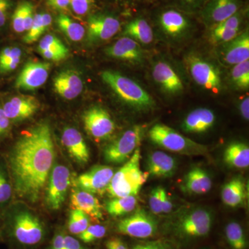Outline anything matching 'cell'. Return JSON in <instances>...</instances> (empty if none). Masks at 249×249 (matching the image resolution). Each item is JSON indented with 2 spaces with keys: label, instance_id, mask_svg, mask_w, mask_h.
Here are the masks:
<instances>
[{
  "label": "cell",
  "instance_id": "6da1fadb",
  "mask_svg": "<svg viewBox=\"0 0 249 249\" xmlns=\"http://www.w3.org/2000/svg\"><path fill=\"white\" fill-rule=\"evenodd\" d=\"M3 157L15 194L36 202L48 179L55 157L50 125L42 122L23 132Z\"/></svg>",
  "mask_w": 249,
  "mask_h": 249
},
{
  "label": "cell",
  "instance_id": "7a4b0ae2",
  "mask_svg": "<svg viewBox=\"0 0 249 249\" xmlns=\"http://www.w3.org/2000/svg\"><path fill=\"white\" fill-rule=\"evenodd\" d=\"M1 220L2 238L24 246L38 245L45 237V230L40 219L27 211L4 213Z\"/></svg>",
  "mask_w": 249,
  "mask_h": 249
},
{
  "label": "cell",
  "instance_id": "3957f363",
  "mask_svg": "<svg viewBox=\"0 0 249 249\" xmlns=\"http://www.w3.org/2000/svg\"><path fill=\"white\" fill-rule=\"evenodd\" d=\"M141 152L138 147L124 164L114 174L107 192L113 198L137 196L146 182L149 174L140 167Z\"/></svg>",
  "mask_w": 249,
  "mask_h": 249
},
{
  "label": "cell",
  "instance_id": "277c9868",
  "mask_svg": "<svg viewBox=\"0 0 249 249\" xmlns=\"http://www.w3.org/2000/svg\"><path fill=\"white\" fill-rule=\"evenodd\" d=\"M106 84L131 107L141 111L150 110L155 107V101L137 82L119 72L106 70L101 73Z\"/></svg>",
  "mask_w": 249,
  "mask_h": 249
},
{
  "label": "cell",
  "instance_id": "5b68a950",
  "mask_svg": "<svg viewBox=\"0 0 249 249\" xmlns=\"http://www.w3.org/2000/svg\"><path fill=\"white\" fill-rule=\"evenodd\" d=\"M148 135L153 143L169 151L189 155H204L207 152V147L187 138L164 124H155Z\"/></svg>",
  "mask_w": 249,
  "mask_h": 249
},
{
  "label": "cell",
  "instance_id": "8992f818",
  "mask_svg": "<svg viewBox=\"0 0 249 249\" xmlns=\"http://www.w3.org/2000/svg\"><path fill=\"white\" fill-rule=\"evenodd\" d=\"M185 61L188 72L196 84L211 92H220L222 78L215 65L194 53L187 55Z\"/></svg>",
  "mask_w": 249,
  "mask_h": 249
},
{
  "label": "cell",
  "instance_id": "52a82bcc",
  "mask_svg": "<svg viewBox=\"0 0 249 249\" xmlns=\"http://www.w3.org/2000/svg\"><path fill=\"white\" fill-rule=\"evenodd\" d=\"M143 132L142 125H135L125 131L105 149V160L108 163L116 164L127 161L139 147Z\"/></svg>",
  "mask_w": 249,
  "mask_h": 249
},
{
  "label": "cell",
  "instance_id": "ba28073f",
  "mask_svg": "<svg viewBox=\"0 0 249 249\" xmlns=\"http://www.w3.org/2000/svg\"><path fill=\"white\" fill-rule=\"evenodd\" d=\"M213 222L212 213L199 208L187 213L180 218L175 226L178 235L183 237H202L211 231Z\"/></svg>",
  "mask_w": 249,
  "mask_h": 249
},
{
  "label": "cell",
  "instance_id": "9c48e42d",
  "mask_svg": "<svg viewBox=\"0 0 249 249\" xmlns=\"http://www.w3.org/2000/svg\"><path fill=\"white\" fill-rule=\"evenodd\" d=\"M118 232L123 235L146 239L155 235L158 229L157 219L145 210L139 209L132 215L118 223Z\"/></svg>",
  "mask_w": 249,
  "mask_h": 249
},
{
  "label": "cell",
  "instance_id": "30bf717a",
  "mask_svg": "<svg viewBox=\"0 0 249 249\" xmlns=\"http://www.w3.org/2000/svg\"><path fill=\"white\" fill-rule=\"evenodd\" d=\"M85 130L96 142L107 140L115 131V123L103 107L95 106L83 114Z\"/></svg>",
  "mask_w": 249,
  "mask_h": 249
},
{
  "label": "cell",
  "instance_id": "8fae6325",
  "mask_svg": "<svg viewBox=\"0 0 249 249\" xmlns=\"http://www.w3.org/2000/svg\"><path fill=\"white\" fill-rule=\"evenodd\" d=\"M71 183L70 170L63 165H56L49 175L46 202L49 209L58 210L66 199Z\"/></svg>",
  "mask_w": 249,
  "mask_h": 249
},
{
  "label": "cell",
  "instance_id": "7c38bea8",
  "mask_svg": "<svg viewBox=\"0 0 249 249\" xmlns=\"http://www.w3.org/2000/svg\"><path fill=\"white\" fill-rule=\"evenodd\" d=\"M114 170L107 165H95L87 173L82 174L77 178L80 189L91 194L103 195L107 192Z\"/></svg>",
  "mask_w": 249,
  "mask_h": 249
},
{
  "label": "cell",
  "instance_id": "4fadbf2b",
  "mask_svg": "<svg viewBox=\"0 0 249 249\" xmlns=\"http://www.w3.org/2000/svg\"><path fill=\"white\" fill-rule=\"evenodd\" d=\"M50 66L49 62H27L18 74L15 88L25 91H34L40 88L48 79Z\"/></svg>",
  "mask_w": 249,
  "mask_h": 249
},
{
  "label": "cell",
  "instance_id": "5bb4252c",
  "mask_svg": "<svg viewBox=\"0 0 249 249\" xmlns=\"http://www.w3.org/2000/svg\"><path fill=\"white\" fill-rule=\"evenodd\" d=\"M121 29L120 21L111 15H91L88 19L87 37L89 42L109 40Z\"/></svg>",
  "mask_w": 249,
  "mask_h": 249
},
{
  "label": "cell",
  "instance_id": "9a60e30c",
  "mask_svg": "<svg viewBox=\"0 0 249 249\" xmlns=\"http://www.w3.org/2000/svg\"><path fill=\"white\" fill-rule=\"evenodd\" d=\"M3 109L11 123H16L31 117L37 111L40 103L34 96H9L0 98Z\"/></svg>",
  "mask_w": 249,
  "mask_h": 249
},
{
  "label": "cell",
  "instance_id": "2e32d148",
  "mask_svg": "<svg viewBox=\"0 0 249 249\" xmlns=\"http://www.w3.org/2000/svg\"><path fill=\"white\" fill-rule=\"evenodd\" d=\"M160 29L168 37L179 38L189 32L191 21L186 15L177 9H168L161 11L158 17Z\"/></svg>",
  "mask_w": 249,
  "mask_h": 249
},
{
  "label": "cell",
  "instance_id": "e0dca14e",
  "mask_svg": "<svg viewBox=\"0 0 249 249\" xmlns=\"http://www.w3.org/2000/svg\"><path fill=\"white\" fill-rule=\"evenodd\" d=\"M240 0H208L201 15L208 25L219 24L240 11Z\"/></svg>",
  "mask_w": 249,
  "mask_h": 249
},
{
  "label": "cell",
  "instance_id": "ac0fdd59",
  "mask_svg": "<svg viewBox=\"0 0 249 249\" xmlns=\"http://www.w3.org/2000/svg\"><path fill=\"white\" fill-rule=\"evenodd\" d=\"M152 73L154 80L164 92L173 96L183 92L184 86L182 81L168 62H156L152 69Z\"/></svg>",
  "mask_w": 249,
  "mask_h": 249
},
{
  "label": "cell",
  "instance_id": "d6986e66",
  "mask_svg": "<svg viewBox=\"0 0 249 249\" xmlns=\"http://www.w3.org/2000/svg\"><path fill=\"white\" fill-rule=\"evenodd\" d=\"M105 52L108 56L132 64H141L143 61V52L140 45L127 36L121 37L107 47Z\"/></svg>",
  "mask_w": 249,
  "mask_h": 249
},
{
  "label": "cell",
  "instance_id": "ffe728a7",
  "mask_svg": "<svg viewBox=\"0 0 249 249\" xmlns=\"http://www.w3.org/2000/svg\"><path fill=\"white\" fill-rule=\"evenodd\" d=\"M220 55L222 61L228 65H235L249 60V31H245L232 40L224 44Z\"/></svg>",
  "mask_w": 249,
  "mask_h": 249
},
{
  "label": "cell",
  "instance_id": "44dd1931",
  "mask_svg": "<svg viewBox=\"0 0 249 249\" xmlns=\"http://www.w3.org/2000/svg\"><path fill=\"white\" fill-rule=\"evenodd\" d=\"M55 92L66 100L74 99L83 89L81 77L73 70H65L57 74L53 79Z\"/></svg>",
  "mask_w": 249,
  "mask_h": 249
},
{
  "label": "cell",
  "instance_id": "7402d4cb",
  "mask_svg": "<svg viewBox=\"0 0 249 249\" xmlns=\"http://www.w3.org/2000/svg\"><path fill=\"white\" fill-rule=\"evenodd\" d=\"M62 143L73 160L85 164L89 160V149L79 131L73 127H66L62 132Z\"/></svg>",
  "mask_w": 249,
  "mask_h": 249
},
{
  "label": "cell",
  "instance_id": "603a6c76",
  "mask_svg": "<svg viewBox=\"0 0 249 249\" xmlns=\"http://www.w3.org/2000/svg\"><path fill=\"white\" fill-rule=\"evenodd\" d=\"M215 120V114L211 109L197 108L186 116L183 121L181 127L184 132L188 133H204L214 125Z\"/></svg>",
  "mask_w": 249,
  "mask_h": 249
},
{
  "label": "cell",
  "instance_id": "cb8c5ba5",
  "mask_svg": "<svg viewBox=\"0 0 249 249\" xmlns=\"http://www.w3.org/2000/svg\"><path fill=\"white\" fill-rule=\"evenodd\" d=\"M146 162L147 173L157 178H171L178 169L176 160L164 152H151Z\"/></svg>",
  "mask_w": 249,
  "mask_h": 249
},
{
  "label": "cell",
  "instance_id": "d4e9b609",
  "mask_svg": "<svg viewBox=\"0 0 249 249\" xmlns=\"http://www.w3.org/2000/svg\"><path fill=\"white\" fill-rule=\"evenodd\" d=\"M70 201L72 209L83 211L96 220L103 219L101 205L97 198L91 193L81 189L76 190L72 192Z\"/></svg>",
  "mask_w": 249,
  "mask_h": 249
},
{
  "label": "cell",
  "instance_id": "484cf974",
  "mask_svg": "<svg viewBox=\"0 0 249 249\" xmlns=\"http://www.w3.org/2000/svg\"><path fill=\"white\" fill-rule=\"evenodd\" d=\"M212 180L209 174L201 168H194L186 174L181 189L189 194L204 195L211 191Z\"/></svg>",
  "mask_w": 249,
  "mask_h": 249
},
{
  "label": "cell",
  "instance_id": "4316f807",
  "mask_svg": "<svg viewBox=\"0 0 249 249\" xmlns=\"http://www.w3.org/2000/svg\"><path fill=\"white\" fill-rule=\"evenodd\" d=\"M221 196L223 203L229 207L236 208L245 203L247 191L243 179L235 178L223 186Z\"/></svg>",
  "mask_w": 249,
  "mask_h": 249
},
{
  "label": "cell",
  "instance_id": "83f0119b",
  "mask_svg": "<svg viewBox=\"0 0 249 249\" xmlns=\"http://www.w3.org/2000/svg\"><path fill=\"white\" fill-rule=\"evenodd\" d=\"M224 160L229 166L244 169L249 166V147L242 142H232L225 149Z\"/></svg>",
  "mask_w": 249,
  "mask_h": 249
},
{
  "label": "cell",
  "instance_id": "f1b7e54d",
  "mask_svg": "<svg viewBox=\"0 0 249 249\" xmlns=\"http://www.w3.org/2000/svg\"><path fill=\"white\" fill-rule=\"evenodd\" d=\"M124 35L142 45H149L154 38L152 27L142 18H137L130 21L124 27Z\"/></svg>",
  "mask_w": 249,
  "mask_h": 249
},
{
  "label": "cell",
  "instance_id": "f546056e",
  "mask_svg": "<svg viewBox=\"0 0 249 249\" xmlns=\"http://www.w3.org/2000/svg\"><path fill=\"white\" fill-rule=\"evenodd\" d=\"M22 58V51L16 46L6 45L0 49V77L7 76L17 69Z\"/></svg>",
  "mask_w": 249,
  "mask_h": 249
},
{
  "label": "cell",
  "instance_id": "4dcf8cb0",
  "mask_svg": "<svg viewBox=\"0 0 249 249\" xmlns=\"http://www.w3.org/2000/svg\"><path fill=\"white\" fill-rule=\"evenodd\" d=\"M52 22V18L50 14L47 13L36 14L30 29L23 37L24 43L32 44L36 42L49 29Z\"/></svg>",
  "mask_w": 249,
  "mask_h": 249
},
{
  "label": "cell",
  "instance_id": "1f68e13d",
  "mask_svg": "<svg viewBox=\"0 0 249 249\" xmlns=\"http://www.w3.org/2000/svg\"><path fill=\"white\" fill-rule=\"evenodd\" d=\"M138 204L136 196L116 197L108 201L106 211L112 217H119L132 212Z\"/></svg>",
  "mask_w": 249,
  "mask_h": 249
},
{
  "label": "cell",
  "instance_id": "d6a6232c",
  "mask_svg": "<svg viewBox=\"0 0 249 249\" xmlns=\"http://www.w3.org/2000/svg\"><path fill=\"white\" fill-rule=\"evenodd\" d=\"M57 25L69 39L74 42L83 40L85 34L84 27L73 21L64 14H60L56 18Z\"/></svg>",
  "mask_w": 249,
  "mask_h": 249
},
{
  "label": "cell",
  "instance_id": "836d02e7",
  "mask_svg": "<svg viewBox=\"0 0 249 249\" xmlns=\"http://www.w3.org/2000/svg\"><path fill=\"white\" fill-rule=\"evenodd\" d=\"M14 193L9 169L4 157L0 160V210L9 204Z\"/></svg>",
  "mask_w": 249,
  "mask_h": 249
},
{
  "label": "cell",
  "instance_id": "e575fe53",
  "mask_svg": "<svg viewBox=\"0 0 249 249\" xmlns=\"http://www.w3.org/2000/svg\"><path fill=\"white\" fill-rule=\"evenodd\" d=\"M225 234L228 243L232 249H247V237L243 228L239 223L229 222L226 227Z\"/></svg>",
  "mask_w": 249,
  "mask_h": 249
},
{
  "label": "cell",
  "instance_id": "d590c367",
  "mask_svg": "<svg viewBox=\"0 0 249 249\" xmlns=\"http://www.w3.org/2000/svg\"><path fill=\"white\" fill-rule=\"evenodd\" d=\"M33 4L29 1H21L14 9L11 16V26L16 34H22L24 32V22L29 10L32 7Z\"/></svg>",
  "mask_w": 249,
  "mask_h": 249
},
{
  "label": "cell",
  "instance_id": "8d00e7d4",
  "mask_svg": "<svg viewBox=\"0 0 249 249\" xmlns=\"http://www.w3.org/2000/svg\"><path fill=\"white\" fill-rule=\"evenodd\" d=\"M231 80L236 88L247 90L249 88V60L234 65L231 70Z\"/></svg>",
  "mask_w": 249,
  "mask_h": 249
},
{
  "label": "cell",
  "instance_id": "74e56055",
  "mask_svg": "<svg viewBox=\"0 0 249 249\" xmlns=\"http://www.w3.org/2000/svg\"><path fill=\"white\" fill-rule=\"evenodd\" d=\"M89 226V216L79 210L72 209L69 218L68 229L73 235H78Z\"/></svg>",
  "mask_w": 249,
  "mask_h": 249
},
{
  "label": "cell",
  "instance_id": "f35d334b",
  "mask_svg": "<svg viewBox=\"0 0 249 249\" xmlns=\"http://www.w3.org/2000/svg\"><path fill=\"white\" fill-rule=\"evenodd\" d=\"M240 30L227 29L219 26H213L210 32V39L214 44H224L229 42L240 34Z\"/></svg>",
  "mask_w": 249,
  "mask_h": 249
},
{
  "label": "cell",
  "instance_id": "ab89813d",
  "mask_svg": "<svg viewBox=\"0 0 249 249\" xmlns=\"http://www.w3.org/2000/svg\"><path fill=\"white\" fill-rule=\"evenodd\" d=\"M38 52L42 50L55 51L69 55V49L56 36L48 34L42 37L37 47Z\"/></svg>",
  "mask_w": 249,
  "mask_h": 249
},
{
  "label": "cell",
  "instance_id": "60d3db41",
  "mask_svg": "<svg viewBox=\"0 0 249 249\" xmlns=\"http://www.w3.org/2000/svg\"><path fill=\"white\" fill-rule=\"evenodd\" d=\"M106 234V228L100 224L89 225L86 229L78 235V238L85 243H91L95 241L103 238Z\"/></svg>",
  "mask_w": 249,
  "mask_h": 249
},
{
  "label": "cell",
  "instance_id": "b9f144b4",
  "mask_svg": "<svg viewBox=\"0 0 249 249\" xmlns=\"http://www.w3.org/2000/svg\"><path fill=\"white\" fill-rule=\"evenodd\" d=\"M165 192L164 188L158 186L154 188L149 196V206L152 213L159 214L162 213V201L163 194Z\"/></svg>",
  "mask_w": 249,
  "mask_h": 249
},
{
  "label": "cell",
  "instance_id": "7bdbcfd3",
  "mask_svg": "<svg viewBox=\"0 0 249 249\" xmlns=\"http://www.w3.org/2000/svg\"><path fill=\"white\" fill-rule=\"evenodd\" d=\"M132 249H177L173 243L165 240L148 241L134 245Z\"/></svg>",
  "mask_w": 249,
  "mask_h": 249
},
{
  "label": "cell",
  "instance_id": "ee69618b",
  "mask_svg": "<svg viewBox=\"0 0 249 249\" xmlns=\"http://www.w3.org/2000/svg\"><path fill=\"white\" fill-rule=\"evenodd\" d=\"M93 4V0H70V6L77 16H85L89 12Z\"/></svg>",
  "mask_w": 249,
  "mask_h": 249
},
{
  "label": "cell",
  "instance_id": "f6af8a7d",
  "mask_svg": "<svg viewBox=\"0 0 249 249\" xmlns=\"http://www.w3.org/2000/svg\"><path fill=\"white\" fill-rule=\"evenodd\" d=\"M12 6L11 0H0V31L3 30L7 24Z\"/></svg>",
  "mask_w": 249,
  "mask_h": 249
},
{
  "label": "cell",
  "instance_id": "bcb514c9",
  "mask_svg": "<svg viewBox=\"0 0 249 249\" xmlns=\"http://www.w3.org/2000/svg\"><path fill=\"white\" fill-rule=\"evenodd\" d=\"M12 123L6 116L0 101V142L9 136Z\"/></svg>",
  "mask_w": 249,
  "mask_h": 249
},
{
  "label": "cell",
  "instance_id": "7dc6e473",
  "mask_svg": "<svg viewBox=\"0 0 249 249\" xmlns=\"http://www.w3.org/2000/svg\"><path fill=\"white\" fill-rule=\"evenodd\" d=\"M40 55L47 60H52L54 62L61 61L68 56L67 54L61 52H55V51L42 50L40 51Z\"/></svg>",
  "mask_w": 249,
  "mask_h": 249
},
{
  "label": "cell",
  "instance_id": "c3c4849f",
  "mask_svg": "<svg viewBox=\"0 0 249 249\" xmlns=\"http://www.w3.org/2000/svg\"><path fill=\"white\" fill-rule=\"evenodd\" d=\"M63 249H87L76 239L70 235H65L64 238Z\"/></svg>",
  "mask_w": 249,
  "mask_h": 249
},
{
  "label": "cell",
  "instance_id": "681fc988",
  "mask_svg": "<svg viewBox=\"0 0 249 249\" xmlns=\"http://www.w3.org/2000/svg\"><path fill=\"white\" fill-rule=\"evenodd\" d=\"M206 0H178V3L186 9L194 10L200 7Z\"/></svg>",
  "mask_w": 249,
  "mask_h": 249
},
{
  "label": "cell",
  "instance_id": "f907efd6",
  "mask_svg": "<svg viewBox=\"0 0 249 249\" xmlns=\"http://www.w3.org/2000/svg\"><path fill=\"white\" fill-rule=\"evenodd\" d=\"M64 238H65V235L62 232L55 234L49 249H63Z\"/></svg>",
  "mask_w": 249,
  "mask_h": 249
},
{
  "label": "cell",
  "instance_id": "816d5d0a",
  "mask_svg": "<svg viewBox=\"0 0 249 249\" xmlns=\"http://www.w3.org/2000/svg\"><path fill=\"white\" fill-rule=\"evenodd\" d=\"M47 1L52 8L60 11L66 10L70 4V0H47Z\"/></svg>",
  "mask_w": 249,
  "mask_h": 249
},
{
  "label": "cell",
  "instance_id": "f5cc1de1",
  "mask_svg": "<svg viewBox=\"0 0 249 249\" xmlns=\"http://www.w3.org/2000/svg\"><path fill=\"white\" fill-rule=\"evenodd\" d=\"M107 249H127V246L119 238H111L107 241L106 243Z\"/></svg>",
  "mask_w": 249,
  "mask_h": 249
},
{
  "label": "cell",
  "instance_id": "db71d44e",
  "mask_svg": "<svg viewBox=\"0 0 249 249\" xmlns=\"http://www.w3.org/2000/svg\"><path fill=\"white\" fill-rule=\"evenodd\" d=\"M240 111L242 117L246 121L249 119V98L245 97L240 103Z\"/></svg>",
  "mask_w": 249,
  "mask_h": 249
},
{
  "label": "cell",
  "instance_id": "11a10c76",
  "mask_svg": "<svg viewBox=\"0 0 249 249\" xmlns=\"http://www.w3.org/2000/svg\"><path fill=\"white\" fill-rule=\"evenodd\" d=\"M173 203L165 191L163 194V201H162V213H169L173 209Z\"/></svg>",
  "mask_w": 249,
  "mask_h": 249
},
{
  "label": "cell",
  "instance_id": "9f6ffc18",
  "mask_svg": "<svg viewBox=\"0 0 249 249\" xmlns=\"http://www.w3.org/2000/svg\"><path fill=\"white\" fill-rule=\"evenodd\" d=\"M1 219H0V239L2 238V232H1Z\"/></svg>",
  "mask_w": 249,
  "mask_h": 249
}]
</instances>
